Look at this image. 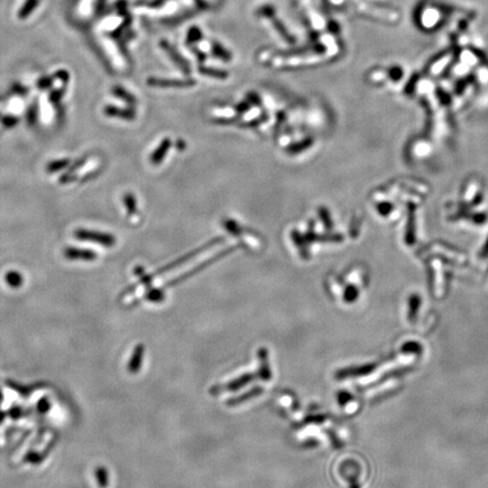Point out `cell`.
Listing matches in <instances>:
<instances>
[{"mask_svg":"<svg viewBox=\"0 0 488 488\" xmlns=\"http://www.w3.org/2000/svg\"><path fill=\"white\" fill-rule=\"evenodd\" d=\"M259 16L261 17V18H264L265 21H267L269 23V24H271L272 23V28H274V30L279 34V37H281L284 41L289 43V44H292L295 42V40L293 37V35L291 33H289L287 31V28L286 26L283 24V22L279 21V20H277L278 17H277V14H276V10L275 8L272 7V6H261V7L259 8Z\"/></svg>","mask_w":488,"mask_h":488,"instance_id":"1","label":"cell"},{"mask_svg":"<svg viewBox=\"0 0 488 488\" xmlns=\"http://www.w3.org/2000/svg\"><path fill=\"white\" fill-rule=\"evenodd\" d=\"M75 235H76L77 239L96 242V243L102 244V246H104V247H112L116 242L115 237H113L112 235L105 234V233H100V232H96V231L77 230L75 232Z\"/></svg>","mask_w":488,"mask_h":488,"instance_id":"2","label":"cell"},{"mask_svg":"<svg viewBox=\"0 0 488 488\" xmlns=\"http://www.w3.org/2000/svg\"><path fill=\"white\" fill-rule=\"evenodd\" d=\"M65 255L70 260H94L96 259V254L89 250H82L77 248H68L65 251Z\"/></svg>","mask_w":488,"mask_h":488,"instance_id":"3","label":"cell"},{"mask_svg":"<svg viewBox=\"0 0 488 488\" xmlns=\"http://www.w3.org/2000/svg\"><path fill=\"white\" fill-rule=\"evenodd\" d=\"M40 4V0H25V3L23 4L18 11V17L21 20H26L28 16H30L34 9H35Z\"/></svg>","mask_w":488,"mask_h":488,"instance_id":"4","label":"cell"},{"mask_svg":"<svg viewBox=\"0 0 488 488\" xmlns=\"http://www.w3.org/2000/svg\"><path fill=\"white\" fill-rule=\"evenodd\" d=\"M67 165V161H61L60 164H50V165L48 166V170L50 172H53V171H57V170L58 168H62V167H65Z\"/></svg>","mask_w":488,"mask_h":488,"instance_id":"5","label":"cell"}]
</instances>
